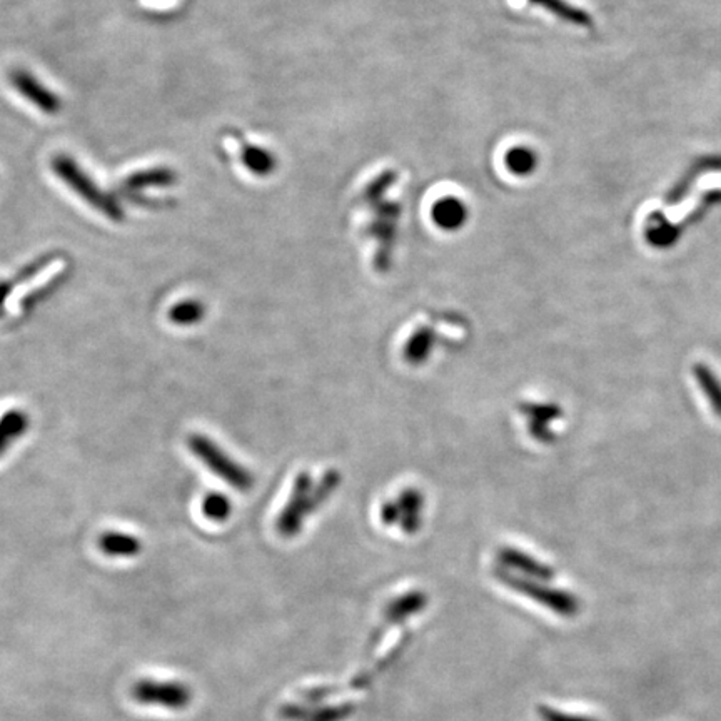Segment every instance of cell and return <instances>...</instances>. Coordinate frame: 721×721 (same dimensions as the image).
Segmentation results:
<instances>
[{"mask_svg": "<svg viewBox=\"0 0 721 721\" xmlns=\"http://www.w3.org/2000/svg\"><path fill=\"white\" fill-rule=\"evenodd\" d=\"M204 314H206L204 304L199 303L196 299H186V301L172 306L169 311V319L177 326H194V324L201 323Z\"/></svg>", "mask_w": 721, "mask_h": 721, "instance_id": "21", "label": "cell"}, {"mask_svg": "<svg viewBox=\"0 0 721 721\" xmlns=\"http://www.w3.org/2000/svg\"><path fill=\"white\" fill-rule=\"evenodd\" d=\"M693 376L700 386L701 393L713 409V413L721 419V379L716 376L715 371L706 364H696L693 368Z\"/></svg>", "mask_w": 721, "mask_h": 721, "instance_id": "19", "label": "cell"}, {"mask_svg": "<svg viewBox=\"0 0 721 721\" xmlns=\"http://www.w3.org/2000/svg\"><path fill=\"white\" fill-rule=\"evenodd\" d=\"M341 485V474L336 469H329L324 473L323 478L319 479V483L314 485L313 496H311V505H313V515L321 506L326 505L334 493L338 491Z\"/></svg>", "mask_w": 721, "mask_h": 721, "instance_id": "23", "label": "cell"}, {"mask_svg": "<svg viewBox=\"0 0 721 721\" xmlns=\"http://www.w3.org/2000/svg\"><path fill=\"white\" fill-rule=\"evenodd\" d=\"M721 206V189H711L701 196L700 204L685 217V221H668L661 211L651 212L645 222V239L651 248L671 249L678 244L686 229L703 221L713 207Z\"/></svg>", "mask_w": 721, "mask_h": 721, "instance_id": "2", "label": "cell"}, {"mask_svg": "<svg viewBox=\"0 0 721 721\" xmlns=\"http://www.w3.org/2000/svg\"><path fill=\"white\" fill-rule=\"evenodd\" d=\"M314 485L316 483L309 473L299 474L294 481L288 503L284 505V510L279 513L278 520H276V530L283 538L298 536L306 518L313 516L311 496H313Z\"/></svg>", "mask_w": 721, "mask_h": 721, "instance_id": "6", "label": "cell"}, {"mask_svg": "<svg viewBox=\"0 0 721 721\" xmlns=\"http://www.w3.org/2000/svg\"><path fill=\"white\" fill-rule=\"evenodd\" d=\"M433 221L444 231H456L466 221V207L456 197H444L433 207Z\"/></svg>", "mask_w": 721, "mask_h": 721, "instance_id": "14", "label": "cell"}, {"mask_svg": "<svg viewBox=\"0 0 721 721\" xmlns=\"http://www.w3.org/2000/svg\"><path fill=\"white\" fill-rule=\"evenodd\" d=\"M202 513L207 520L224 523L232 513L231 500L222 493H209L202 501Z\"/></svg>", "mask_w": 721, "mask_h": 721, "instance_id": "24", "label": "cell"}, {"mask_svg": "<svg viewBox=\"0 0 721 721\" xmlns=\"http://www.w3.org/2000/svg\"><path fill=\"white\" fill-rule=\"evenodd\" d=\"M176 181V172L171 171L169 167H152V169L134 172L131 176L126 177L124 187L127 191H142L147 187L172 186Z\"/></svg>", "mask_w": 721, "mask_h": 721, "instance_id": "15", "label": "cell"}, {"mask_svg": "<svg viewBox=\"0 0 721 721\" xmlns=\"http://www.w3.org/2000/svg\"><path fill=\"white\" fill-rule=\"evenodd\" d=\"M521 413L528 419V431L540 443H553L555 434L551 431V423L561 418V411L556 404L526 403L520 406Z\"/></svg>", "mask_w": 721, "mask_h": 721, "instance_id": "10", "label": "cell"}, {"mask_svg": "<svg viewBox=\"0 0 721 721\" xmlns=\"http://www.w3.org/2000/svg\"><path fill=\"white\" fill-rule=\"evenodd\" d=\"M99 548L106 555L129 558V556H136L142 546L136 536L119 533V531H106L99 538Z\"/></svg>", "mask_w": 721, "mask_h": 721, "instance_id": "18", "label": "cell"}, {"mask_svg": "<svg viewBox=\"0 0 721 721\" xmlns=\"http://www.w3.org/2000/svg\"><path fill=\"white\" fill-rule=\"evenodd\" d=\"M244 166L256 176H269L276 167V159L269 151L258 146H246L243 151Z\"/></svg>", "mask_w": 721, "mask_h": 721, "instance_id": "22", "label": "cell"}, {"mask_svg": "<svg viewBox=\"0 0 721 721\" xmlns=\"http://www.w3.org/2000/svg\"><path fill=\"white\" fill-rule=\"evenodd\" d=\"M52 171L61 179L66 186L71 187L77 196L82 197L87 204L96 207L97 211L102 212L104 216L109 217L112 221H122L124 219V211L111 196H107L97 187L96 182L82 171L71 156L59 154L52 157Z\"/></svg>", "mask_w": 721, "mask_h": 721, "instance_id": "4", "label": "cell"}, {"mask_svg": "<svg viewBox=\"0 0 721 721\" xmlns=\"http://www.w3.org/2000/svg\"><path fill=\"white\" fill-rule=\"evenodd\" d=\"M531 4L543 7L546 11L551 12L553 16L558 17L561 21L573 24L578 27L593 26V17L590 12L583 11L580 7L571 6L566 0H530Z\"/></svg>", "mask_w": 721, "mask_h": 721, "instance_id": "16", "label": "cell"}, {"mask_svg": "<svg viewBox=\"0 0 721 721\" xmlns=\"http://www.w3.org/2000/svg\"><path fill=\"white\" fill-rule=\"evenodd\" d=\"M498 561L501 568L515 573V575L525 576L530 580L550 581L555 578V570L551 566L541 563L533 556L528 555L525 551L516 550L515 546H501L498 551Z\"/></svg>", "mask_w": 721, "mask_h": 721, "instance_id": "8", "label": "cell"}, {"mask_svg": "<svg viewBox=\"0 0 721 721\" xmlns=\"http://www.w3.org/2000/svg\"><path fill=\"white\" fill-rule=\"evenodd\" d=\"M436 331L431 326H421L416 329L408 341L404 344L403 356L406 363L411 366H423L428 361L429 356L433 354L434 346H436Z\"/></svg>", "mask_w": 721, "mask_h": 721, "instance_id": "13", "label": "cell"}, {"mask_svg": "<svg viewBox=\"0 0 721 721\" xmlns=\"http://www.w3.org/2000/svg\"><path fill=\"white\" fill-rule=\"evenodd\" d=\"M9 81L12 86L16 87L22 97H26L27 101L34 104L39 111L49 116H54L62 109V102L56 92L47 89L36 76H32L31 72L24 69H16L9 74Z\"/></svg>", "mask_w": 721, "mask_h": 721, "instance_id": "7", "label": "cell"}, {"mask_svg": "<svg viewBox=\"0 0 721 721\" xmlns=\"http://www.w3.org/2000/svg\"><path fill=\"white\" fill-rule=\"evenodd\" d=\"M399 511V523L401 530L406 535L418 533L423 525L424 496L416 488H406L401 491L396 500Z\"/></svg>", "mask_w": 721, "mask_h": 721, "instance_id": "12", "label": "cell"}, {"mask_svg": "<svg viewBox=\"0 0 721 721\" xmlns=\"http://www.w3.org/2000/svg\"><path fill=\"white\" fill-rule=\"evenodd\" d=\"M428 605V596L423 591H409L394 598L383 613V626L403 625L409 618L418 615ZM381 626V628H383Z\"/></svg>", "mask_w": 721, "mask_h": 721, "instance_id": "11", "label": "cell"}, {"mask_svg": "<svg viewBox=\"0 0 721 721\" xmlns=\"http://www.w3.org/2000/svg\"><path fill=\"white\" fill-rule=\"evenodd\" d=\"M187 444H189L192 454L199 461L206 464L211 473L219 476L224 483L232 486L234 490L249 491L253 488V474L249 473L248 469L241 466V464L236 463L211 438H207L204 434H192L187 439Z\"/></svg>", "mask_w": 721, "mask_h": 721, "instance_id": "5", "label": "cell"}, {"mask_svg": "<svg viewBox=\"0 0 721 721\" xmlns=\"http://www.w3.org/2000/svg\"><path fill=\"white\" fill-rule=\"evenodd\" d=\"M394 172H384L383 176H379L376 181L371 182V186L366 191V199L376 211V221L371 226L373 236L378 239V254H376V269L384 273L388 271L391 264V251L394 244V226L398 219L399 207L389 202L383 201L384 192L388 191L389 186L393 184Z\"/></svg>", "mask_w": 721, "mask_h": 721, "instance_id": "1", "label": "cell"}, {"mask_svg": "<svg viewBox=\"0 0 721 721\" xmlns=\"http://www.w3.org/2000/svg\"><path fill=\"white\" fill-rule=\"evenodd\" d=\"M538 713L543 721H596L593 718H586V716L570 715L565 711L555 710L553 706H540Z\"/></svg>", "mask_w": 721, "mask_h": 721, "instance_id": "26", "label": "cell"}, {"mask_svg": "<svg viewBox=\"0 0 721 721\" xmlns=\"http://www.w3.org/2000/svg\"><path fill=\"white\" fill-rule=\"evenodd\" d=\"M505 164L515 176H530L538 166V156L530 147L516 146L506 152Z\"/></svg>", "mask_w": 721, "mask_h": 721, "instance_id": "20", "label": "cell"}, {"mask_svg": "<svg viewBox=\"0 0 721 721\" xmlns=\"http://www.w3.org/2000/svg\"><path fill=\"white\" fill-rule=\"evenodd\" d=\"M711 172H721V154L696 159V161L683 172V176L673 184L670 191L666 192L665 199H663L665 206L675 207L681 204V202L685 201L686 196L690 194L691 187L700 181V177L711 174Z\"/></svg>", "mask_w": 721, "mask_h": 721, "instance_id": "9", "label": "cell"}, {"mask_svg": "<svg viewBox=\"0 0 721 721\" xmlns=\"http://www.w3.org/2000/svg\"><path fill=\"white\" fill-rule=\"evenodd\" d=\"M495 576L501 585H505L511 591H516V593L530 598L538 605L545 606V608L553 611L558 616L575 618L580 613V600L568 593V591L551 588V586L546 585L545 581L530 580L525 576L515 575L511 571L501 568V566L496 568Z\"/></svg>", "mask_w": 721, "mask_h": 721, "instance_id": "3", "label": "cell"}, {"mask_svg": "<svg viewBox=\"0 0 721 721\" xmlns=\"http://www.w3.org/2000/svg\"><path fill=\"white\" fill-rule=\"evenodd\" d=\"M356 711L354 703H339V705L323 706L318 710L309 711L304 721H344L351 718Z\"/></svg>", "mask_w": 721, "mask_h": 721, "instance_id": "25", "label": "cell"}, {"mask_svg": "<svg viewBox=\"0 0 721 721\" xmlns=\"http://www.w3.org/2000/svg\"><path fill=\"white\" fill-rule=\"evenodd\" d=\"M29 418L21 409H11L0 418V456L26 433Z\"/></svg>", "mask_w": 721, "mask_h": 721, "instance_id": "17", "label": "cell"}, {"mask_svg": "<svg viewBox=\"0 0 721 721\" xmlns=\"http://www.w3.org/2000/svg\"><path fill=\"white\" fill-rule=\"evenodd\" d=\"M308 715V706L304 705H284L281 710V716L288 721H304Z\"/></svg>", "mask_w": 721, "mask_h": 721, "instance_id": "27", "label": "cell"}, {"mask_svg": "<svg viewBox=\"0 0 721 721\" xmlns=\"http://www.w3.org/2000/svg\"><path fill=\"white\" fill-rule=\"evenodd\" d=\"M381 521L386 526L398 525L399 523V511L396 506V501H386L381 506Z\"/></svg>", "mask_w": 721, "mask_h": 721, "instance_id": "28", "label": "cell"}]
</instances>
